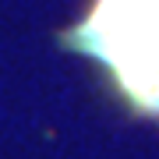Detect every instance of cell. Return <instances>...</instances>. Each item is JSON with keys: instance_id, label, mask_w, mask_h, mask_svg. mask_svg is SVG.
<instances>
[{"instance_id": "6da1fadb", "label": "cell", "mask_w": 159, "mask_h": 159, "mask_svg": "<svg viewBox=\"0 0 159 159\" xmlns=\"http://www.w3.org/2000/svg\"><path fill=\"white\" fill-rule=\"evenodd\" d=\"M71 46L113 74L138 113L159 117V0H96Z\"/></svg>"}]
</instances>
